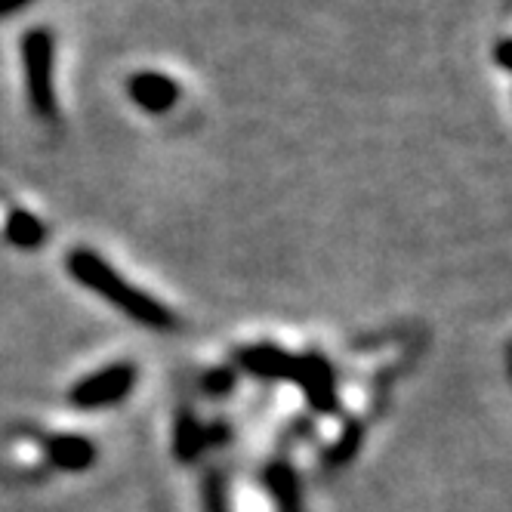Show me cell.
Segmentation results:
<instances>
[{"instance_id":"1","label":"cell","mask_w":512,"mask_h":512,"mask_svg":"<svg viewBox=\"0 0 512 512\" xmlns=\"http://www.w3.org/2000/svg\"><path fill=\"white\" fill-rule=\"evenodd\" d=\"M68 272L75 275L78 284H84L93 294H99L102 300H108L115 309H121L127 318L152 327V331H170L173 327V315L149 294L136 290L130 281H124L112 266H108L99 253L93 250H75L68 256Z\"/></svg>"},{"instance_id":"2","label":"cell","mask_w":512,"mask_h":512,"mask_svg":"<svg viewBox=\"0 0 512 512\" xmlns=\"http://www.w3.org/2000/svg\"><path fill=\"white\" fill-rule=\"evenodd\" d=\"M22 59H25V78H28V96L34 112L50 118L56 112V87H53V38L50 31L34 28L22 41Z\"/></svg>"},{"instance_id":"3","label":"cell","mask_w":512,"mask_h":512,"mask_svg":"<svg viewBox=\"0 0 512 512\" xmlns=\"http://www.w3.org/2000/svg\"><path fill=\"white\" fill-rule=\"evenodd\" d=\"M133 383H136V368H130V364H115V368H105L71 389V405L87 408V411L118 405V401L133 389Z\"/></svg>"},{"instance_id":"4","label":"cell","mask_w":512,"mask_h":512,"mask_svg":"<svg viewBox=\"0 0 512 512\" xmlns=\"http://www.w3.org/2000/svg\"><path fill=\"white\" fill-rule=\"evenodd\" d=\"M130 96L139 108L145 112H170L179 99V87L167 78V75H158V71H139V75L130 78Z\"/></svg>"},{"instance_id":"5","label":"cell","mask_w":512,"mask_h":512,"mask_svg":"<svg viewBox=\"0 0 512 512\" xmlns=\"http://www.w3.org/2000/svg\"><path fill=\"white\" fill-rule=\"evenodd\" d=\"M50 457L62 466V469H87L96 457L93 445L84 442L78 435H62L50 445Z\"/></svg>"},{"instance_id":"6","label":"cell","mask_w":512,"mask_h":512,"mask_svg":"<svg viewBox=\"0 0 512 512\" xmlns=\"http://www.w3.org/2000/svg\"><path fill=\"white\" fill-rule=\"evenodd\" d=\"M7 235H10V241L19 244V247H38V244L44 241L41 223H38V219H34L31 213H25V210H16V213L10 216Z\"/></svg>"}]
</instances>
